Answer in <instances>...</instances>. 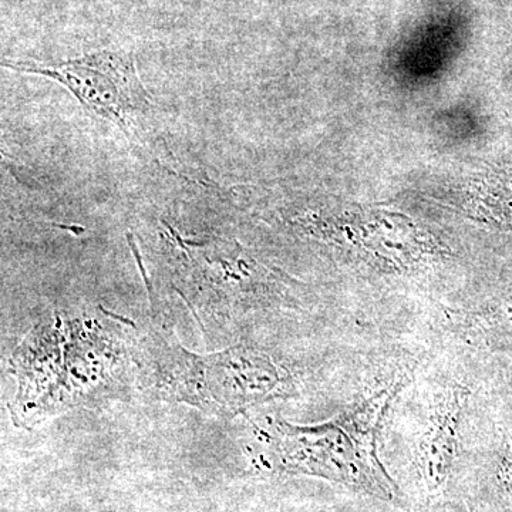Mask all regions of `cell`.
I'll list each match as a JSON object with an SVG mask.
<instances>
[{
	"label": "cell",
	"mask_w": 512,
	"mask_h": 512,
	"mask_svg": "<svg viewBox=\"0 0 512 512\" xmlns=\"http://www.w3.org/2000/svg\"><path fill=\"white\" fill-rule=\"evenodd\" d=\"M3 67L37 74L66 87L87 113L111 121L124 133L136 130L151 110V99L138 77L133 53L104 49L59 62H13Z\"/></svg>",
	"instance_id": "obj_1"
}]
</instances>
